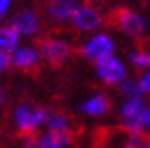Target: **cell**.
<instances>
[{"label":"cell","mask_w":150,"mask_h":148,"mask_svg":"<svg viewBox=\"0 0 150 148\" xmlns=\"http://www.w3.org/2000/svg\"><path fill=\"white\" fill-rule=\"evenodd\" d=\"M136 79H137V84L141 88V92H143V95L148 97L150 95V71H141Z\"/></svg>","instance_id":"d6986e66"},{"label":"cell","mask_w":150,"mask_h":148,"mask_svg":"<svg viewBox=\"0 0 150 148\" xmlns=\"http://www.w3.org/2000/svg\"><path fill=\"white\" fill-rule=\"evenodd\" d=\"M77 53L84 58V61L97 64V62H101V61H104V58H108L112 55H117V40L110 31L101 29V31L86 35L84 39L79 42Z\"/></svg>","instance_id":"3957f363"},{"label":"cell","mask_w":150,"mask_h":148,"mask_svg":"<svg viewBox=\"0 0 150 148\" xmlns=\"http://www.w3.org/2000/svg\"><path fill=\"white\" fill-rule=\"evenodd\" d=\"M46 117H48V110L44 106L31 101H20L11 108L9 121L13 130L18 135L33 137V135H39L44 130Z\"/></svg>","instance_id":"6da1fadb"},{"label":"cell","mask_w":150,"mask_h":148,"mask_svg":"<svg viewBox=\"0 0 150 148\" xmlns=\"http://www.w3.org/2000/svg\"><path fill=\"white\" fill-rule=\"evenodd\" d=\"M82 0H46L44 4V15L55 26L70 24L75 11L81 7Z\"/></svg>","instance_id":"8fae6325"},{"label":"cell","mask_w":150,"mask_h":148,"mask_svg":"<svg viewBox=\"0 0 150 148\" xmlns=\"http://www.w3.org/2000/svg\"><path fill=\"white\" fill-rule=\"evenodd\" d=\"M145 2H146V4H148V6H150V0H145Z\"/></svg>","instance_id":"603a6c76"},{"label":"cell","mask_w":150,"mask_h":148,"mask_svg":"<svg viewBox=\"0 0 150 148\" xmlns=\"http://www.w3.org/2000/svg\"><path fill=\"white\" fill-rule=\"evenodd\" d=\"M104 22H106V15L97 4L92 2H82L81 7L75 11L73 18L70 20V26L81 35H90L95 31L104 29Z\"/></svg>","instance_id":"52a82bcc"},{"label":"cell","mask_w":150,"mask_h":148,"mask_svg":"<svg viewBox=\"0 0 150 148\" xmlns=\"http://www.w3.org/2000/svg\"><path fill=\"white\" fill-rule=\"evenodd\" d=\"M7 22L17 29V33L22 39H35V37H39L42 31V26H44V18H42L40 11L31 9V7L18 9L17 13L11 15V18Z\"/></svg>","instance_id":"ba28073f"},{"label":"cell","mask_w":150,"mask_h":148,"mask_svg":"<svg viewBox=\"0 0 150 148\" xmlns=\"http://www.w3.org/2000/svg\"><path fill=\"white\" fill-rule=\"evenodd\" d=\"M37 139V148H73V135L42 130Z\"/></svg>","instance_id":"4fadbf2b"},{"label":"cell","mask_w":150,"mask_h":148,"mask_svg":"<svg viewBox=\"0 0 150 148\" xmlns=\"http://www.w3.org/2000/svg\"><path fill=\"white\" fill-rule=\"evenodd\" d=\"M126 62L130 68L141 71H150V48H132L126 55Z\"/></svg>","instance_id":"9a60e30c"},{"label":"cell","mask_w":150,"mask_h":148,"mask_svg":"<svg viewBox=\"0 0 150 148\" xmlns=\"http://www.w3.org/2000/svg\"><path fill=\"white\" fill-rule=\"evenodd\" d=\"M44 130L48 132H57V134H68L73 135L75 124L73 119L62 112V110H48V117H46V124H44Z\"/></svg>","instance_id":"7c38bea8"},{"label":"cell","mask_w":150,"mask_h":148,"mask_svg":"<svg viewBox=\"0 0 150 148\" xmlns=\"http://www.w3.org/2000/svg\"><path fill=\"white\" fill-rule=\"evenodd\" d=\"M6 102H7V93H6L4 88L0 86V108H2V106L6 104Z\"/></svg>","instance_id":"7402d4cb"},{"label":"cell","mask_w":150,"mask_h":148,"mask_svg":"<svg viewBox=\"0 0 150 148\" xmlns=\"http://www.w3.org/2000/svg\"><path fill=\"white\" fill-rule=\"evenodd\" d=\"M112 108L114 101L106 92H93L77 102V112L88 119H103L112 112Z\"/></svg>","instance_id":"9c48e42d"},{"label":"cell","mask_w":150,"mask_h":148,"mask_svg":"<svg viewBox=\"0 0 150 148\" xmlns=\"http://www.w3.org/2000/svg\"><path fill=\"white\" fill-rule=\"evenodd\" d=\"M9 55H11V68L18 70V71H24V73L39 70V66L42 64V57H40L39 46H37V44H31V42L18 44Z\"/></svg>","instance_id":"30bf717a"},{"label":"cell","mask_w":150,"mask_h":148,"mask_svg":"<svg viewBox=\"0 0 150 148\" xmlns=\"http://www.w3.org/2000/svg\"><path fill=\"white\" fill-rule=\"evenodd\" d=\"M148 135H150V132H148Z\"/></svg>","instance_id":"cb8c5ba5"},{"label":"cell","mask_w":150,"mask_h":148,"mask_svg":"<svg viewBox=\"0 0 150 148\" xmlns=\"http://www.w3.org/2000/svg\"><path fill=\"white\" fill-rule=\"evenodd\" d=\"M117 92L121 95V101L145 97L143 92H141V88H139V84H137V79H134V77H128L126 80H123V82L117 86Z\"/></svg>","instance_id":"e0dca14e"},{"label":"cell","mask_w":150,"mask_h":148,"mask_svg":"<svg viewBox=\"0 0 150 148\" xmlns=\"http://www.w3.org/2000/svg\"><path fill=\"white\" fill-rule=\"evenodd\" d=\"M22 44V37L17 33L9 22H0V51L11 53V51Z\"/></svg>","instance_id":"5bb4252c"},{"label":"cell","mask_w":150,"mask_h":148,"mask_svg":"<svg viewBox=\"0 0 150 148\" xmlns=\"http://www.w3.org/2000/svg\"><path fill=\"white\" fill-rule=\"evenodd\" d=\"M15 0H0V22H6L11 18Z\"/></svg>","instance_id":"ac0fdd59"},{"label":"cell","mask_w":150,"mask_h":148,"mask_svg":"<svg viewBox=\"0 0 150 148\" xmlns=\"http://www.w3.org/2000/svg\"><path fill=\"white\" fill-rule=\"evenodd\" d=\"M117 121L125 132H150V102L146 97L125 99L117 106Z\"/></svg>","instance_id":"7a4b0ae2"},{"label":"cell","mask_w":150,"mask_h":148,"mask_svg":"<svg viewBox=\"0 0 150 148\" xmlns=\"http://www.w3.org/2000/svg\"><path fill=\"white\" fill-rule=\"evenodd\" d=\"M119 148H150V135L143 132H125L119 135Z\"/></svg>","instance_id":"2e32d148"},{"label":"cell","mask_w":150,"mask_h":148,"mask_svg":"<svg viewBox=\"0 0 150 148\" xmlns=\"http://www.w3.org/2000/svg\"><path fill=\"white\" fill-rule=\"evenodd\" d=\"M37 46H39L42 62L53 66V68H61L68 64L77 51V46L68 37L62 35H44L39 39Z\"/></svg>","instance_id":"277c9868"},{"label":"cell","mask_w":150,"mask_h":148,"mask_svg":"<svg viewBox=\"0 0 150 148\" xmlns=\"http://www.w3.org/2000/svg\"><path fill=\"white\" fill-rule=\"evenodd\" d=\"M7 70H11V55L0 51V75H4Z\"/></svg>","instance_id":"ffe728a7"},{"label":"cell","mask_w":150,"mask_h":148,"mask_svg":"<svg viewBox=\"0 0 150 148\" xmlns=\"http://www.w3.org/2000/svg\"><path fill=\"white\" fill-rule=\"evenodd\" d=\"M95 79L106 88H117L119 84L130 77V66L126 58L119 55H112L104 61L93 64Z\"/></svg>","instance_id":"8992f818"},{"label":"cell","mask_w":150,"mask_h":148,"mask_svg":"<svg viewBox=\"0 0 150 148\" xmlns=\"http://www.w3.org/2000/svg\"><path fill=\"white\" fill-rule=\"evenodd\" d=\"M20 148H37V139H35V135L33 137H22Z\"/></svg>","instance_id":"44dd1931"},{"label":"cell","mask_w":150,"mask_h":148,"mask_svg":"<svg viewBox=\"0 0 150 148\" xmlns=\"http://www.w3.org/2000/svg\"><path fill=\"white\" fill-rule=\"evenodd\" d=\"M115 29L130 40H143L150 31V18L136 7H119L112 17Z\"/></svg>","instance_id":"5b68a950"}]
</instances>
